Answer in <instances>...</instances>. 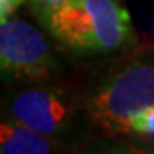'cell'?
<instances>
[{"label":"cell","instance_id":"cell-2","mask_svg":"<svg viewBox=\"0 0 154 154\" xmlns=\"http://www.w3.org/2000/svg\"><path fill=\"white\" fill-rule=\"evenodd\" d=\"M77 94L98 132L128 137L132 118L154 105V50L113 60Z\"/></svg>","mask_w":154,"mask_h":154},{"label":"cell","instance_id":"cell-6","mask_svg":"<svg viewBox=\"0 0 154 154\" xmlns=\"http://www.w3.org/2000/svg\"><path fill=\"white\" fill-rule=\"evenodd\" d=\"M75 154H154V146L122 135H94L77 147Z\"/></svg>","mask_w":154,"mask_h":154},{"label":"cell","instance_id":"cell-9","mask_svg":"<svg viewBox=\"0 0 154 154\" xmlns=\"http://www.w3.org/2000/svg\"><path fill=\"white\" fill-rule=\"evenodd\" d=\"M31 2H33L34 7H43V5H55L62 0H31Z\"/></svg>","mask_w":154,"mask_h":154},{"label":"cell","instance_id":"cell-5","mask_svg":"<svg viewBox=\"0 0 154 154\" xmlns=\"http://www.w3.org/2000/svg\"><path fill=\"white\" fill-rule=\"evenodd\" d=\"M0 154H75L7 113L0 123Z\"/></svg>","mask_w":154,"mask_h":154},{"label":"cell","instance_id":"cell-4","mask_svg":"<svg viewBox=\"0 0 154 154\" xmlns=\"http://www.w3.org/2000/svg\"><path fill=\"white\" fill-rule=\"evenodd\" d=\"M0 72L4 82H51L62 65L43 31L21 19L0 22Z\"/></svg>","mask_w":154,"mask_h":154},{"label":"cell","instance_id":"cell-3","mask_svg":"<svg viewBox=\"0 0 154 154\" xmlns=\"http://www.w3.org/2000/svg\"><path fill=\"white\" fill-rule=\"evenodd\" d=\"M4 113L70 151L96 135L79 94L53 82L14 84L4 96Z\"/></svg>","mask_w":154,"mask_h":154},{"label":"cell","instance_id":"cell-7","mask_svg":"<svg viewBox=\"0 0 154 154\" xmlns=\"http://www.w3.org/2000/svg\"><path fill=\"white\" fill-rule=\"evenodd\" d=\"M130 135L142 139H154V105L142 110L132 118Z\"/></svg>","mask_w":154,"mask_h":154},{"label":"cell","instance_id":"cell-1","mask_svg":"<svg viewBox=\"0 0 154 154\" xmlns=\"http://www.w3.org/2000/svg\"><path fill=\"white\" fill-rule=\"evenodd\" d=\"M34 12L45 31L79 58L113 57L137 43L130 14L118 0H62Z\"/></svg>","mask_w":154,"mask_h":154},{"label":"cell","instance_id":"cell-8","mask_svg":"<svg viewBox=\"0 0 154 154\" xmlns=\"http://www.w3.org/2000/svg\"><path fill=\"white\" fill-rule=\"evenodd\" d=\"M24 4V0H0V19H9Z\"/></svg>","mask_w":154,"mask_h":154}]
</instances>
